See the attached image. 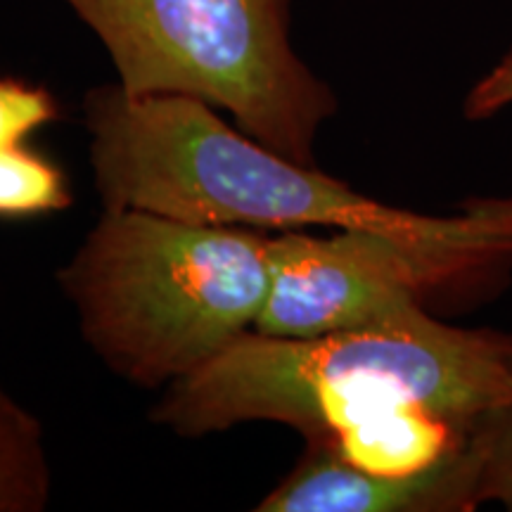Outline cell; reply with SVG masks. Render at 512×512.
Masks as SVG:
<instances>
[{
  "mask_svg": "<svg viewBox=\"0 0 512 512\" xmlns=\"http://www.w3.org/2000/svg\"><path fill=\"white\" fill-rule=\"evenodd\" d=\"M88 155L105 209L242 228L366 230L494 271L512 264V197H475L451 216L389 207L247 136L183 95H86Z\"/></svg>",
  "mask_w": 512,
  "mask_h": 512,
  "instance_id": "cell-1",
  "label": "cell"
},
{
  "mask_svg": "<svg viewBox=\"0 0 512 512\" xmlns=\"http://www.w3.org/2000/svg\"><path fill=\"white\" fill-rule=\"evenodd\" d=\"M510 396L512 332L465 330L425 313L313 339L249 330L169 384L152 420L181 437L280 422L330 446L413 413L479 434Z\"/></svg>",
  "mask_w": 512,
  "mask_h": 512,
  "instance_id": "cell-2",
  "label": "cell"
},
{
  "mask_svg": "<svg viewBox=\"0 0 512 512\" xmlns=\"http://www.w3.org/2000/svg\"><path fill=\"white\" fill-rule=\"evenodd\" d=\"M271 235L105 209L60 280L83 339L114 373L169 387L254 330Z\"/></svg>",
  "mask_w": 512,
  "mask_h": 512,
  "instance_id": "cell-3",
  "label": "cell"
},
{
  "mask_svg": "<svg viewBox=\"0 0 512 512\" xmlns=\"http://www.w3.org/2000/svg\"><path fill=\"white\" fill-rule=\"evenodd\" d=\"M100 38L128 95H183L313 164L337 98L290 41V0H64Z\"/></svg>",
  "mask_w": 512,
  "mask_h": 512,
  "instance_id": "cell-4",
  "label": "cell"
},
{
  "mask_svg": "<svg viewBox=\"0 0 512 512\" xmlns=\"http://www.w3.org/2000/svg\"><path fill=\"white\" fill-rule=\"evenodd\" d=\"M268 294L254 330L313 339L413 323L437 292L484 283L494 268L366 230L271 235Z\"/></svg>",
  "mask_w": 512,
  "mask_h": 512,
  "instance_id": "cell-5",
  "label": "cell"
},
{
  "mask_svg": "<svg viewBox=\"0 0 512 512\" xmlns=\"http://www.w3.org/2000/svg\"><path fill=\"white\" fill-rule=\"evenodd\" d=\"M309 448L297 467L256 505L261 512H467L479 508V460L467 458L418 477H375L328 446Z\"/></svg>",
  "mask_w": 512,
  "mask_h": 512,
  "instance_id": "cell-6",
  "label": "cell"
},
{
  "mask_svg": "<svg viewBox=\"0 0 512 512\" xmlns=\"http://www.w3.org/2000/svg\"><path fill=\"white\" fill-rule=\"evenodd\" d=\"M50 460L41 422L0 389V512H38L50 503Z\"/></svg>",
  "mask_w": 512,
  "mask_h": 512,
  "instance_id": "cell-7",
  "label": "cell"
},
{
  "mask_svg": "<svg viewBox=\"0 0 512 512\" xmlns=\"http://www.w3.org/2000/svg\"><path fill=\"white\" fill-rule=\"evenodd\" d=\"M69 204L72 192L53 159L24 145L0 150V221L36 219Z\"/></svg>",
  "mask_w": 512,
  "mask_h": 512,
  "instance_id": "cell-8",
  "label": "cell"
},
{
  "mask_svg": "<svg viewBox=\"0 0 512 512\" xmlns=\"http://www.w3.org/2000/svg\"><path fill=\"white\" fill-rule=\"evenodd\" d=\"M60 119V102L46 86L0 74V150L24 145L38 128Z\"/></svg>",
  "mask_w": 512,
  "mask_h": 512,
  "instance_id": "cell-9",
  "label": "cell"
},
{
  "mask_svg": "<svg viewBox=\"0 0 512 512\" xmlns=\"http://www.w3.org/2000/svg\"><path fill=\"white\" fill-rule=\"evenodd\" d=\"M479 486L482 503H501L512 510V396L486 420L477 439Z\"/></svg>",
  "mask_w": 512,
  "mask_h": 512,
  "instance_id": "cell-10",
  "label": "cell"
},
{
  "mask_svg": "<svg viewBox=\"0 0 512 512\" xmlns=\"http://www.w3.org/2000/svg\"><path fill=\"white\" fill-rule=\"evenodd\" d=\"M512 107V50L470 88L465 98V117L482 121Z\"/></svg>",
  "mask_w": 512,
  "mask_h": 512,
  "instance_id": "cell-11",
  "label": "cell"
}]
</instances>
